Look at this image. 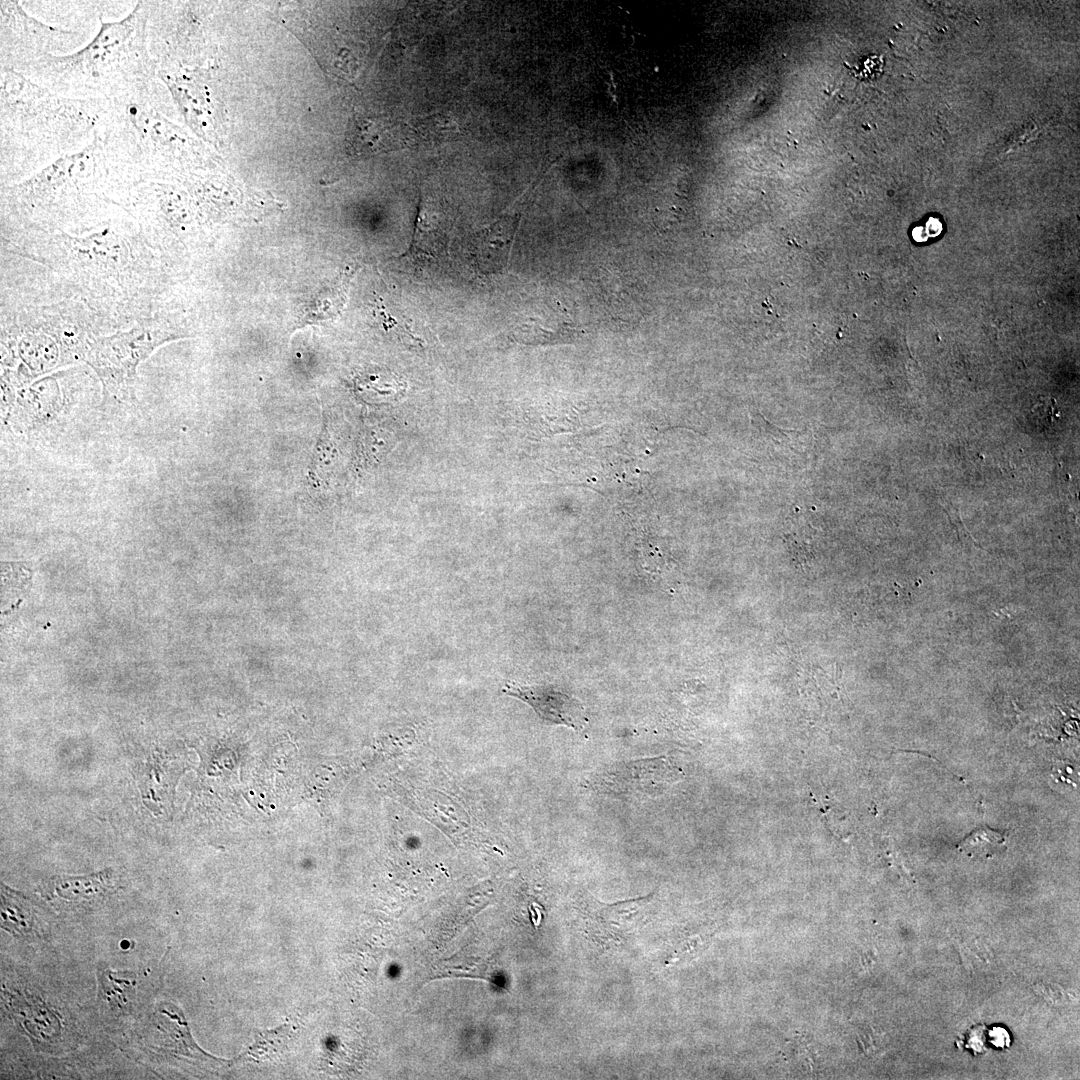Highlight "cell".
I'll use <instances>...</instances> for the list:
<instances>
[{
    "instance_id": "1",
    "label": "cell",
    "mask_w": 1080,
    "mask_h": 1080,
    "mask_svg": "<svg viewBox=\"0 0 1080 1080\" xmlns=\"http://www.w3.org/2000/svg\"><path fill=\"white\" fill-rule=\"evenodd\" d=\"M103 112L101 99L65 97L1 68V171H30L83 149Z\"/></svg>"
},
{
    "instance_id": "2",
    "label": "cell",
    "mask_w": 1080,
    "mask_h": 1080,
    "mask_svg": "<svg viewBox=\"0 0 1080 1080\" xmlns=\"http://www.w3.org/2000/svg\"><path fill=\"white\" fill-rule=\"evenodd\" d=\"M94 38L67 55H44L18 72L70 98L107 99L157 77L147 42V3L120 21L103 22Z\"/></svg>"
},
{
    "instance_id": "3",
    "label": "cell",
    "mask_w": 1080,
    "mask_h": 1080,
    "mask_svg": "<svg viewBox=\"0 0 1080 1080\" xmlns=\"http://www.w3.org/2000/svg\"><path fill=\"white\" fill-rule=\"evenodd\" d=\"M174 338L156 325L138 326L94 341L87 352V362L99 374L106 390L128 391L133 386L137 365L157 346Z\"/></svg>"
},
{
    "instance_id": "4",
    "label": "cell",
    "mask_w": 1080,
    "mask_h": 1080,
    "mask_svg": "<svg viewBox=\"0 0 1080 1080\" xmlns=\"http://www.w3.org/2000/svg\"><path fill=\"white\" fill-rule=\"evenodd\" d=\"M77 32L46 25L26 13L19 2L1 1V68L19 71L51 50L74 47ZM69 50V49H68Z\"/></svg>"
},
{
    "instance_id": "5",
    "label": "cell",
    "mask_w": 1080,
    "mask_h": 1080,
    "mask_svg": "<svg viewBox=\"0 0 1080 1080\" xmlns=\"http://www.w3.org/2000/svg\"><path fill=\"white\" fill-rule=\"evenodd\" d=\"M654 900L651 896L604 904L589 896L583 914L590 934L605 944L623 943L648 921Z\"/></svg>"
},
{
    "instance_id": "6",
    "label": "cell",
    "mask_w": 1080,
    "mask_h": 1080,
    "mask_svg": "<svg viewBox=\"0 0 1080 1080\" xmlns=\"http://www.w3.org/2000/svg\"><path fill=\"white\" fill-rule=\"evenodd\" d=\"M502 692L528 704L546 724L564 725L575 730H583L587 725L583 704L552 685L507 682Z\"/></svg>"
},
{
    "instance_id": "7",
    "label": "cell",
    "mask_w": 1080,
    "mask_h": 1080,
    "mask_svg": "<svg viewBox=\"0 0 1080 1080\" xmlns=\"http://www.w3.org/2000/svg\"><path fill=\"white\" fill-rule=\"evenodd\" d=\"M408 126L387 117H356L347 134L349 153L370 156L401 149L409 145Z\"/></svg>"
},
{
    "instance_id": "8",
    "label": "cell",
    "mask_w": 1080,
    "mask_h": 1080,
    "mask_svg": "<svg viewBox=\"0 0 1080 1080\" xmlns=\"http://www.w3.org/2000/svg\"><path fill=\"white\" fill-rule=\"evenodd\" d=\"M431 210V205L427 206L425 202L420 203L408 257L438 260L446 251V218L441 213H434Z\"/></svg>"
},
{
    "instance_id": "9",
    "label": "cell",
    "mask_w": 1080,
    "mask_h": 1080,
    "mask_svg": "<svg viewBox=\"0 0 1080 1080\" xmlns=\"http://www.w3.org/2000/svg\"><path fill=\"white\" fill-rule=\"evenodd\" d=\"M110 876V870H105L83 877H54L48 888L52 896L89 899L107 890Z\"/></svg>"
},
{
    "instance_id": "10",
    "label": "cell",
    "mask_w": 1080,
    "mask_h": 1080,
    "mask_svg": "<svg viewBox=\"0 0 1080 1080\" xmlns=\"http://www.w3.org/2000/svg\"><path fill=\"white\" fill-rule=\"evenodd\" d=\"M135 994V977L130 972L99 971V996L109 1007L125 1010Z\"/></svg>"
},
{
    "instance_id": "11",
    "label": "cell",
    "mask_w": 1080,
    "mask_h": 1080,
    "mask_svg": "<svg viewBox=\"0 0 1080 1080\" xmlns=\"http://www.w3.org/2000/svg\"><path fill=\"white\" fill-rule=\"evenodd\" d=\"M572 324L565 320L559 312H543L542 314L529 317L513 330L517 339L553 338L561 334H567Z\"/></svg>"
},
{
    "instance_id": "12",
    "label": "cell",
    "mask_w": 1080,
    "mask_h": 1080,
    "mask_svg": "<svg viewBox=\"0 0 1080 1080\" xmlns=\"http://www.w3.org/2000/svg\"><path fill=\"white\" fill-rule=\"evenodd\" d=\"M1004 843L1005 837L1002 833L988 827H981L965 837L958 845V849L969 856L990 857Z\"/></svg>"
},
{
    "instance_id": "13",
    "label": "cell",
    "mask_w": 1080,
    "mask_h": 1080,
    "mask_svg": "<svg viewBox=\"0 0 1080 1080\" xmlns=\"http://www.w3.org/2000/svg\"><path fill=\"white\" fill-rule=\"evenodd\" d=\"M1031 413L1037 425L1042 429L1051 427L1060 417L1057 402L1052 397H1039Z\"/></svg>"
}]
</instances>
